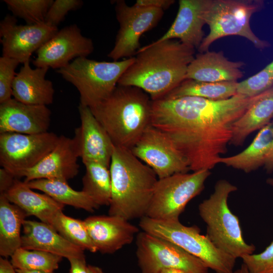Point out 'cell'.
<instances>
[{"instance_id":"cell-8","label":"cell","mask_w":273,"mask_h":273,"mask_svg":"<svg viewBox=\"0 0 273 273\" xmlns=\"http://www.w3.org/2000/svg\"><path fill=\"white\" fill-rule=\"evenodd\" d=\"M263 6L261 0H210L205 13V23L210 31L198 51L207 52L214 41L230 35L245 37L258 49L269 47L268 41L253 33L250 24L252 15L262 10Z\"/></svg>"},{"instance_id":"cell-18","label":"cell","mask_w":273,"mask_h":273,"mask_svg":"<svg viewBox=\"0 0 273 273\" xmlns=\"http://www.w3.org/2000/svg\"><path fill=\"white\" fill-rule=\"evenodd\" d=\"M51 114L47 106L26 104L12 98L0 104V133L48 132Z\"/></svg>"},{"instance_id":"cell-38","label":"cell","mask_w":273,"mask_h":273,"mask_svg":"<svg viewBox=\"0 0 273 273\" xmlns=\"http://www.w3.org/2000/svg\"><path fill=\"white\" fill-rule=\"evenodd\" d=\"M175 2L173 0H137L134 5L139 7L168 9Z\"/></svg>"},{"instance_id":"cell-25","label":"cell","mask_w":273,"mask_h":273,"mask_svg":"<svg viewBox=\"0 0 273 273\" xmlns=\"http://www.w3.org/2000/svg\"><path fill=\"white\" fill-rule=\"evenodd\" d=\"M273 120V87L258 95L256 100L233 124L230 144L243 145L253 132L260 130Z\"/></svg>"},{"instance_id":"cell-34","label":"cell","mask_w":273,"mask_h":273,"mask_svg":"<svg viewBox=\"0 0 273 273\" xmlns=\"http://www.w3.org/2000/svg\"><path fill=\"white\" fill-rule=\"evenodd\" d=\"M272 87L273 60L257 73L239 82L237 94L252 97Z\"/></svg>"},{"instance_id":"cell-19","label":"cell","mask_w":273,"mask_h":273,"mask_svg":"<svg viewBox=\"0 0 273 273\" xmlns=\"http://www.w3.org/2000/svg\"><path fill=\"white\" fill-rule=\"evenodd\" d=\"M116 215H96L83 221L97 251L112 254L130 244L139 231L138 227Z\"/></svg>"},{"instance_id":"cell-35","label":"cell","mask_w":273,"mask_h":273,"mask_svg":"<svg viewBox=\"0 0 273 273\" xmlns=\"http://www.w3.org/2000/svg\"><path fill=\"white\" fill-rule=\"evenodd\" d=\"M20 62L11 58H0V104L12 99L15 70Z\"/></svg>"},{"instance_id":"cell-10","label":"cell","mask_w":273,"mask_h":273,"mask_svg":"<svg viewBox=\"0 0 273 273\" xmlns=\"http://www.w3.org/2000/svg\"><path fill=\"white\" fill-rule=\"evenodd\" d=\"M136 245L142 273H160L167 269L208 273L209 268L201 260L165 239L143 231L136 235Z\"/></svg>"},{"instance_id":"cell-44","label":"cell","mask_w":273,"mask_h":273,"mask_svg":"<svg viewBox=\"0 0 273 273\" xmlns=\"http://www.w3.org/2000/svg\"><path fill=\"white\" fill-rule=\"evenodd\" d=\"M87 273H104L99 267L93 265H88Z\"/></svg>"},{"instance_id":"cell-36","label":"cell","mask_w":273,"mask_h":273,"mask_svg":"<svg viewBox=\"0 0 273 273\" xmlns=\"http://www.w3.org/2000/svg\"><path fill=\"white\" fill-rule=\"evenodd\" d=\"M241 258L250 273H273V241L263 252Z\"/></svg>"},{"instance_id":"cell-3","label":"cell","mask_w":273,"mask_h":273,"mask_svg":"<svg viewBox=\"0 0 273 273\" xmlns=\"http://www.w3.org/2000/svg\"><path fill=\"white\" fill-rule=\"evenodd\" d=\"M109 215L127 220L146 216L158 178L129 149L114 145Z\"/></svg>"},{"instance_id":"cell-47","label":"cell","mask_w":273,"mask_h":273,"mask_svg":"<svg viewBox=\"0 0 273 273\" xmlns=\"http://www.w3.org/2000/svg\"><path fill=\"white\" fill-rule=\"evenodd\" d=\"M266 183H267V184H268V185L271 186L273 187V177H269V178H268L266 180Z\"/></svg>"},{"instance_id":"cell-28","label":"cell","mask_w":273,"mask_h":273,"mask_svg":"<svg viewBox=\"0 0 273 273\" xmlns=\"http://www.w3.org/2000/svg\"><path fill=\"white\" fill-rule=\"evenodd\" d=\"M32 189L38 190L57 202L93 212L99 207L85 193L72 189L67 181L57 179H39L26 183Z\"/></svg>"},{"instance_id":"cell-46","label":"cell","mask_w":273,"mask_h":273,"mask_svg":"<svg viewBox=\"0 0 273 273\" xmlns=\"http://www.w3.org/2000/svg\"><path fill=\"white\" fill-rule=\"evenodd\" d=\"M160 273H187L186 271L176 269H167L162 270Z\"/></svg>"},{"instance_id":"cell-32","label":"cell","mask_w":273,"mask_h":273,"mask_svg":"<svg viewBox=\"0 0 273 273\" xmlns=\"http://www.w3.org/2000/svg\"><path fill=\"white\" fill-rule=\"evenodd\" d=\"M15 269L52 271L58 269L63 257L38 250L17 249L11 256Z\"/></svg>"},{"instance_id":"cell-6","label":"cell","mask_w":273,"mask_h":273,"mask_svg":"<svg viewBox=\"0 0 273 273\" xmlns=\"http://www.w3.org/2000/svg\"><path fill=\"white\" fill-rule=\"evenodd\" d=\"M134 60L133 57L107 62L80 57L57 72L76 88L80 95V104L91 107L112 94L119 79Z\"/></svg>"},{"instance_id":"cell-39","label":"cell","mask_w":273,"mask_h":273,"mask_svg":"<svg viewBox=\"0 0 273 273\" xmlns=\"http://www.w3.org/2000/svg\"><path fill=\"white\" fill-rule=\"evenodd\" d=\"M16 178L5 168L0 169V194L5 193L13 185Z\"/></svg>"},{"instance_id":"cell-7","label":"cell","mask_w":273,"mask_h":273,"mask_svg":"<svg viewBox=\"0 0 273 273\" xmlns=\"http://www.w3.org/2000/svg\"><path fill=\"white\" fill-rule=\"evenodd\" d=\"M139 226L145 232L167 240L201 260L216 273H233L236 259L217 248L196 225L187 226L179 219H140Z\"/></svg>"},{"instance_id":"cell-29","label":"cell","mask_w":273,"mask_h":273,"mask_svg":"<svg viewBox=\"0 0 273 273\" xmlns=\"http://www.w3.org/2000/svg\"><path fill=\"white\" fill-rule=\"evenodd\" d=\"M238 83L237 81L208 82L185 79L162 99L197 97L214 101L224 100L237 94Z\"/></svg>"},{"instance_id":"cell-26","label":"cell","mask_w":273,"mask_h":273,"mask_svg":"<svg viewBox=\"0 0 273 273\" xmlns=\"http://www.w3.org/2000/svg\"><path fill=\"white\" fill-rule=\"evenodd\" d=\"M273 143V120L259 130L250 145L241 152L221 157L219 163L249 173L264 166L266 156Z\"/></svg>"},{"instance_id":"cell-14","label":"cell","mask_w":273,"mask_h":273,"mask_svg":"<svg viewBox=\"0 0 273 273\" xmlns=\"http://www.w3.org/2000/svg\"><path fill=\"white\" fill-rule=\"evenodd\" d=\"M48 23L18 25L13 16L8 15L0 23L3 56L15 59L20 63L30 61L32 54L58 31Z\"/></svg>"},{"instance_id":"cell-12","label":"cell","mask_w":273,"mask_h":273,"mask_svg":"<svg viewBox=\"0 0 273 273\" xmlns=\"http://www.w3.org/2000/svg\"><path fill=\"white\" fill-rule=\"evenodd\" d=\"M115 10L119 29L108 57L117 61L123 58L133 57L136 54L140 49L141 36L157 25L163 17L164 10L130 6L124 1H116Z\"/></svg>"},{"instance_id":"cell-22","label":"cell","mask_w":273,"mask_h":273,"mask_svg":"<svg viewBox=\"0 0 273 273\" xmlns=\"http://www.w3.org/2000/svg\"><path fill=\"white\" fill-rule=\"evenodd\" d=\"M242 61H231L222 51L199 53L188 66L185 79L218 82L237 81L243 76Z\"/></svg>"},{"instance_id":"cell-16","label":"cell","mask_w":273,"mask_h":273,"mask_svg":"<svg viewBox=\"0 0 273 273\" xmlns=\"http://www.w3.org/2000/svg\"><path fill=\"white\" fill-rule=\"evenodd\" d=\"M78 109L81 124L73 138L79 158L84 164L98 162L110 167L114 147L110 138L89 107L79 103Z\"/></svg>"},{"instance_id":"cell-17","label":"cell","mask_w":273,"mask_h":273,"mask_svg":"<svg viewBox=\"0 0 273 273\" xmlns=\"http://www.w3.org/2000/svg\"><path fill=\"white\" fill-rule=\"evenodd\" d=\"M79 154L73 138L59 136L54 149L33 167L21 172L24 182L39 179H57L65 181L79 172Z\"/></svg>"},{"instance_id":"cell-41","label":"cell","mask_w":273,"mask_h":273,"mask_svg":"<svg viewBox=\"0 0 273 273\" xmlns=\"http://www.w3.org/2000/svg\"><path fill=\"white\" fill-rule=\"evenodd\" d=\"M0 273H17L11 261L7 258H0Z\"/></svg>"},{"instance_id":"cell-9","label":"cell","mask_w":273,"mask_h":273,"mask_svg":"<svg viewBox=\"0 0 273 273\" xmlns=\"http://www.w3.org/2000/svg\"><path fill=\"white\" fill-rule=\"evenodd\" d=\"M209 170L178 173L158 179L146 216L155 219L176 220L187 204L203 190Z\"/></svg>"},{"instance_id":"cell-23","label":"cell","mask_w":273,"mask_h":273,"mask_svg":"<svg viewBox=\"0 0 273 273\" xmlns=\"http://www.w3.org/2000/svg\"><path fill=\"white\" fill-rule=\"evenodd\" d=\"M49 68L33 69L30 61L23 64L16 73L13 85L12 96L21 103L33 105L47 106L54 100L55 90L53 83L46 78Z\"/></svg>"},{"instance_id":"cell-4","label":"cell","mask_w":273,"mask_h":273,"mask_svg":"<svg viewBox=\"0 0 273 273\" xmlns=\"http://www.w3.org/2000/svg\"><path fill=\"white\" fill-rule=\"evenodd\" d=\"M89 108L116 146L130 150L151 125L152 100L137 87L118 84L108 98Z\"/></svg>"},{"instance_id":"cell-1","label":"cell","mask_w":273,"mask_h":273,"mask_svg":"<svg viewBox=\"0 0 273 273\" xmlns=\"http://www.w3.org/2000/svg\"><path fill=\"white\" fill-rule=\"evenodd\" d=\"M257 96L237 94L219 101L197 97L152 101L151 125L171 140L190 170H210L226 153L234 123Z\"/></svg>"},{"instance_id":"cell-30","label":"cell","mask_w":273,"mask_h":273,"mask_svg":"<svg viewBox=\"0 0 273 273\" xmlns=\"http://www.w3.org/2000/svg\"><path fill=\"white\" fill-rule=\"evenodd\" d=\"M85 172L82 178V191L99 206H109L111 197L110 167L98 162L84 164Z\"/></svg>"},{"instance_id":"cell-13","label":"cell","mask_w":273,"mask_h":273,"mask_svg":"<svg viewBox=\"0 0 273 273\" xmlns=\"http://www.w3.org/2000/svg\"><path fill=\"white\" fill-rule=\"evenodd\" d=\"M130 150L153 169L158 179L190 170L187 159L171 140L151 125Z\"/></svg>"},{"instance_id":"cell-40","label":"cell","mask_w":273,"mask_h":273,"mask_svg":"<svg viewBox=\"0 0 273 273\" xmlns=\"http://www.w3.org/2000/svg\"><path fill=\"white\" fill-rule=\"evenodd\" d=\"M68 260L70 265L69 273H87L88 265L85 257H73Z\"/></svg>"},{"instance_id":"cell-45","label":"cell","mask_w":273,"mask_h":273,"mask_svg":"<svg viewBox=\"0 0 273 273\" xmlns=\"http://www.w3.org/2000/svg\"><path fill=\"white\" fill-rule=\"evenodd\" d=\"M233 273H250L246 266L243 263L240 267L233 271Z\"/></svg>"},{"instance_id":"cell-5","label":"cell","mask_w":273,"mask_h":273,"mask_svg":"<svg viewBox=\"0 0 273 273\" xmlns=\"http://www.w3.org/2000/svg\"><path fill=\"white\" fill-rule=\"evenodd\" d=\"M237 187L225 179L218 180L213 192L198 206L206 224V236L219 249L236 259L253 254L255 246L244 239L239 218L229 208L228 200Z\"/></svg>"},{"instance_id":"cell-24","label":"cell","mask_w":273,"mask_h":273,"mask_svg":"<svg viewBox=\"0 0 273 273\" xmlns=\"http://www.w3.org/2000/svg\"><path fill=\"white\" fill-rule=\"evenodd\" d=\"M4 194L12 203L28 215H33L40 221L50 225L53 216L63 211L64 205L46 194L32 191L24 181L16 179L12 186Z\"/></svg>"},{"instance_id":"cell-27","label":"cell","mask_w":273,"mask_h":273,"mask_svg":"<svg viewBox=\"0 0 273 273\" xmlns=\"http://www.w3.org/2000/svg\"><path fill=\"white\" fill-rule=\"evenodd\" d=\"M27 213L0 194V255L8 258L21 246L20 231Z\"/></svg>"},{"instance_id":"cell-21","label":"cell","mask_w":273,"mask_h":273,"mask_svg":"<svg viewBox=\"0 0 273 273\" xmlns=\"http://www.w3.org/2000/svg\"><path fill=\"white\" fill-rule=\"evenodd\" d=\"M22 229L21 248L43 251L68 259L85 257L84 249L69 242L46 223L25 219Z\"/></svg>"},{"instance_id":"cell-37","label":"cell","mask_w":273,"mask_h":273,"mask_svg":"<svg viewBox=\"0 0 273 273\" xmlns=\"http://www.w3.org/2000/svg\"><path fill=\"white\" fill-rule=\"evenodd\" d=\"M83 2L80 0L54 1L48 10L45 22L57 27L69 12L81 7Z\"/></svg>"},{"instance_id":"cell-11","label":"cell","mask_w":273,"mask_h":273,"mask_svg":"<svg viewBox=\"0 0 273 273\" xmlns=\"http://www.w3.org/2000/svg\"><path fill=\"white\" fill-rule=\"evenodd\" d=\"M59 136L54 132L28 134L0 133V164L16 178L37 164L56 146Z\"/></svg>"},{"instance_id":"cell-31","label":"cell","mask_w":273,"mask_h":273,"mask_svg":"<svg viewBox=\"0 0 273 273\" xmlns=\"http://www.w3.org/2000/svg\"><path fill=\"white\" fill-rule=\"evenodd\" d=\"M50 225L73 244L91 252L97 251L83 221L66 216L60 211L53 216Z\"/></svg>"},{"instance_id":"cell-43","label":"cell","mask_w":273,"mask_h":273,"mask_svg":"<svg viewBox=\"0 0 273 273\" xmlns=\"http://www.w3.org/2000/svg\"><path fill=\"white\" fill-rule=\"evenodd\" d=\"M17 273H54L52 271L15 269Z\"/></svg>"},{"instance_id":"cell-20","label":"cell","mask_w":273,"mask_h":273,"mask_svg":"<svg viewBox=\"0 0 273 273\" xmlns=\"http://www.w3.org/2000/svg\"><path fill=\"white\" fill-rule=\"evenodd\" d=\"M210 0H180L176 17L167 31L154 41L177 38L185 45L198 49L204 36L205 13Z\"/></svg>"},{"instance_id":"cell-2","label":"cell","mask_w":273,"mask_h":273,"mask_svg":"<svg viewBox=\"0 0 273 273\" xmlns=\"http://www.w3.org/2000/svg\"><path fill=\"white\" fill-rule=\"evenodd\" d=\"M195 50L176 39L152 42L140 48L118 84L137 87L152 101L162 99L185 79Z\"/></svg>"},{"instance_id":"cell-42","label":"cell","mask_w":273,"mask_h":273,"mask_svg":"<svg viewBox=\"0 0 273 273\" xmlns=\"http://www.w3.org/2000/svg\"><path fill=\"white\" fill-rule=\"evenodd\" d=\"M263 167L267 173H271L273 172V143L266 156Z\"/></svg>"},{"instance_id":"cell-15","label":"cell","mask_w":273,"mask_h":273,"mask_svg":"<svg viewBox=\"0 0 273 273\" xmlns=\"http://www.w3.org/2000/svg\"><path fill=\"white\" fill-rule=\"evenodd\" d=\"M94 47L90 38L81 34L76 24L61 29L37 51L32 63L36 67L60 69L76 58L87 57Z\"/></svg>"},{"instance_id":"cell-33","label":"cell","mask_w":273,"mask_h":273,"mask_svg":"<svg viewBox=\"0 0 273 273\" xmlns=\"http://www.w3.org/2000/svg\"><path fill=\"white\" fill-rule=\"evenodd\" d=\"M53 0H4L13 14L24 20L27 24L45 22V18Z\"/></svg>"}]
</instances>
